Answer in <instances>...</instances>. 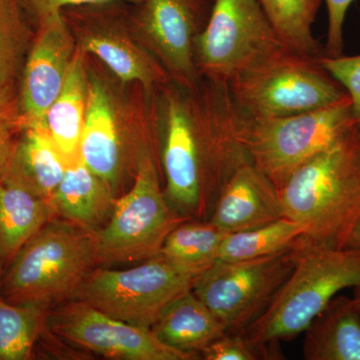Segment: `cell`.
Returning a JSON list of instances; mask_svg holds the SVG:
<instances>
[{
	"mask_svg": "<svg viewBox=\"0 0 360 360\" xmlns=\"http://www.w3.org/2000/svg\"><path fill=\"white\" fill-rule=\"evenodd\" d=\"M65 160L40 124L21 127L8 167L2 176L51 202L65 174Z\"/></svg>",
	"mask_w": 360,
	"mask_h": 360,
	"instance_id": "e0dca14e",
	"label": "cell"
},
{
	"mask_svg": "<svg viewBox=\"0 0 360 360\" xmlns=\"http://www.w3.org/2000/svg\"><path fill=\"white\" fill-rule=\"evenodd\" d=\"M304 333V359L360 360V311L352 296L336 295Z\"/></svg>",
	"mask_w": 360,
	"mask_h": 360,
	"instance_id": "d6986e66",
	"label": "cell"
},
{
	"mask_svg": "<svg viewBox=\"0 0 360 360\" xmlns=\"http://www.w3.org/2000/svg\"><path fill=\"white\" fill-rule=\"evenodd\" d=\"M137 20L141 44L172 82L194 89L202 78L195 63L200 7L196 0H143Z\"/></svg>",
	"mask_w": 360,
	"mask_h": 360,
	"instance_id": "7c38bea8",
	"label": "cell"
},
{
	"mask_svg": "<svg viewBox=\"0 0 360 360\" xmlns=\"http://www.w3.org/2000/svg\"><path fill=\"white\" fill-rule=\"evenodd\" d=\"M49 200L0 177V260L8 265L20 248L53 219Z\"/></svg>",
	"mask_w": 360,
	"mask_h": 360,
	"instance_id": "44dd1931",
	"label": "cell"
},
{
	"mask_svg": "<svg viewBox=\"0 0 360 360\" xmlns=\"http://www.w3.org/2000/svg\"><path fill=\"white\" fill-rule=\"evenodd\" d=\"M283 217L279 191L248 161L225 184L208 220L232 233L257 229Z\"/></svg>",
	"mask_w": 360,
	"mask_h": 360,
	"instance_id": "5bb4252c",
	"label": "cell"
},
{
	"mask_svg": "<svg viewBox=\"0 0 360 360\" xmlns=\"http://www.w3.org/2000/svg\"><path fill=\"white\" fill-rule=\"evenodd\" d=\"M200 276L158 255L131 269H92L71 300L132 326L153 328L172 303L193 290Z\"/></svg>",
	"mask_w": 360,
	"mask_h": 360,
	"instance_id": "52a82bcc",
	"label": "cell"
},
{
	"mask_svg": "<svg viewBox=\"0 0 360 360\" xmlns=\"http://www.w3.org/2000/svg\"><path fill=\"white\" fill-rule=\"evenodd\" d=\"M96 264V231L51 219L9 262L0 296L13 304L49 309L72 298Z\"/></svg>",
	"mask_w": 360,
	"mask_h": 360,
	"instance_id": "3957f363",
	"label": "cell"
},
{
	"mask_svg": "<svg viewBox=\"0 0 360 360\" xmlns=\"http://www.w3.org/2000/svg\"><path fill=\"white\" fill-rule=\"evenodd\" d=\"M288 51L258 0H214L196 37L195 63L202 79L229 85Z\"/></svg>",
	"mask_w": 360,
	"mask_h": 360,
	"instance_id": "8992f818",
	"label": "cell"
},
{
	"mask_svg": "<svg viewBox=\"0 0 360 360\" xmlns=\"http://www.w3.org/2000/svg\"><path fill=\"white\" fill-rule=\"evenodd\" d=\"M345 248H354V250H360V217L355 224L352 233L347 241Z\"/></svg>",
	"mask_w": 360,
	"mask_h": 360,
	"instance_id": "d6a6232c",
	"label": "cell"
},
{
	"mask_svg": "<svg viewBox=\"0 0 360 360\" xmlns=\"http://www.w3.org/2000/svg\"><path fill=\"white\" fill-rule=\"evenodd\" d=\"M323 0H258L283 44L290 51L321 58L323 45L315 39L314 25Z\"/></svg>",
	"mask_w": 360,
	"mask_h": 360,
	"instance_id": "cb8c5ba5",
	"label": "cell"
},
{
	"mask_svg": "<svg viewBox=\"0 0 360 360\" xmlns=\"http://www.w3.org/2000/svg\"><path fill=\"white\" fill-rule=\"evenodd\" d=\"M54 335L75 347L117 360H191L198 355L165 345L151 328L132 326L80 300L47 316Z\"/></svg>",
	"mask_w": 360,
	"mask_h": 360,
	"instance_id": "30bf717a",
	"label": "cell"
},
{
	"mask_svg": "<svg viewBox=\"0 0 360 360\" xmlns=\"http://www.w3.org/2000/svg\"><path fill=\"white\" fill-rule=\"evenodd\" d=\"M302 238L288 250L267 257L217 260L198 277L193 292L221 322L226 333H243L257 321L295 269Z\"/></svg>",
	"mask_w": 360,
	"mask_h": 360,
	"instance_id": "9c48e42d",
	"label": "cell"
},
{
	"mask_svg": "<svg viewBox=\"0 0 360 360\" xmlns=\"http://www.w3.org/2000/svg\"><path fill=\"white\" fill-rule=\"evenodd\" d=\"M115 200L110 184L78 160L66 167L51 205L63 220L96 231L110 220Z\"/></svg>",
	"mask_w": 360,
	"mask_h": 360,
	"instance_id": "ac0fdd59",
	"label": "cell"
},
{
	"mask_svg": "<svg viewBox=\"0 0 360 360\" xmlns=\"http://www.w3.org/2000/svg\"><path fill=\"white\" fill-rule=\"evenodd\" d=\"M79 156L97 176L110 186L115 184L122 158L120 125L111 92L94 75L89 77V101Z\"/></svg>",
	"mask_w": 360,
	"mask_h": 360,
	"instance_id": "2e32d148",
	"label": "cell"
},
{
	"mask_svg": "<svg viewBox=\"0 0 360 360\" xmlns=\"http://www.w3.org/2000/svg\"><path fill=\"white\" fill-rule=\"evenodd\" d=\"M319 58L285 51L232 80V101L248 118L285 117L338 103L347 91Z\"/></svg>",
	"mask_w": 360,
	"mask_h": 360,
	"instance_id": "5b68a950",
	"label": "cell"
},
{
	"mask_svg": "<svg viewBox=\"0 0 360 360\" xmlns=\"http://www.w3.org/2000/svg\"><path fill=\"white\" fill-rule=\"evenodd\" d=\"M169 84L163 86L162 115L165 141L162 165L168 203L182 217L206 220L212 214L206 202L200 165L191 143V110L188 89L184 92Z\"/></svg>",
	"mask_w": 360,
	"mask_h": 360,
	"instance_id": "8fae6325",
	"label": "cell"
},
{
	"mask_svg": "<svg viewBox=\"0 0 360 360\" xmlns=\"http://www.w3.org/2000/svg\"><path fill=\"white\" fill-rule=\"evenodd\" d=\"M116 1L141 4L143 0H26L39 20L49 14L60 13L70 6H103Z\"/></svg>",
	"mask_w": 360,
	"mask_h": 360,
	"instance_id": "1f68e13d",
	"label": "cell"
},
{
	"mask_svg": "<svg viewBox=\"0 0 360 360\" xmlns=\"http://www.w3.org/2000/svg\"><path fill=\"white\" fill-rule=\"evenodd\" d=\"M352 298H354L355 304H356L357 309L360 311V284L352 288Z\"/></svg>",
	"mask_w": 360,
	"mask_h": 360,
	"instance_id": "836d02e7",
	"label": "cell"
},
{
	"mask_svg": "<svg viewBox=\"0 0 360 360\" xmlns=\"http://www.w3.org/2000/svg\"><path fill=\"white\" fill-rule=\"evenodd\" d=\"M360 129L322 151L279 191L284 217L304 229L316 248H345L360 217Z\"/></svg>",
	"mask_w": 360,
	"mask_h": 360,
	"instance_id": "6da1fadb",
	"label": "cell"
},
{
	"mask_svg": "<svg viewBox=\"0 0 360 360\" xmlns=\"http://www.w3.org/2000/svg\"><path fill=\"white\" fill-rule=\"evenodd\" d=\"M30 42L18 0H0V89L11 90Z\"/></svg>",
	"mask_w": 360,
	"mask_h": 360,
	"instance_id": "4316f807",
	"label": "cell"
},
{
	"mask_svg": "<svg viewBox=\"0 0 360 360\" xmlns=\"http://www.w3.org/2000/svg\"><path fill=\"white\" fill-rule=\"evenodd\" d=\"M82 32L80 51L96 56L122 82H139L148 91L172 82L153 54L120 26L97 23Z\"/></svg>",
	"mask_w": 360,
	"mask_h": 360,
	"instance_id": "9a60e30c",
	"label": "cell"
},
{
	"mask_svg": "<svg viewBox=\"0 0 360 360\" xmlns=\"http://www.w3.org/2000/svg\"><path fill=\"white\" fill-rule=\"evenodd\" d=\"M359 162H360V141H359Z\"/></svg>",
	"mask_w": 360,
	"mask_h": 360,
	"instance_id": "d590c367",
	"label": "cell"
},
{
	"mask_svg": "<svg viewBox=\"0 0 360 360\" xmlns=\"http://www.w3.org/2000/svg\"><path fill=\"white\" fill-rule=\"evenodd\" d=\"M151 329L165 345L198 356L226 333L221 322L193 290L172 303Z\"/></svg>",
	"mask_w": 360,
	"mask_h": 360,
	"instance_id": "7402d4cb",
	"label": "cell"
},
{
	"mask_svg": "<svg viewBox=\"0 0 360 360\" xmlns=\"http://www.w3.org/2000/svg\"><path fill=\"white\" fill-rule=\"evenodd\" d=\"M191 220L175 212L161 191L153 153L137 160L131 189L115 200L110 220L96 231V262H142L160 255L168 234Z\"/></svg>",
	"mask_w": 360,
	"mask_h": 360,
	"instance_id": "ba28073f",
	"label": "cell"
},
{
	"mask_svg": "<svg viewBox=\"0 0 360 360\" xmlns=\"http://www.w3.org/2000/svg\"><path fill=\"white\" fill-rule=\"evenodd\" d=\"M359 284L360 250L316 248L304 243L288 281L264 314L241 335L274 359H283L281 342L302 335L333 298Z\"/></svg>",
	"mask_w": 360,
	"mask_h": 360,
	"instance_id": "7a4b0ae2",
	"label": "cell"
},
{
	"mask_svg": "<svg viewBox=\"0 0 360 360\" xmlns=\"http://www.w3.org/2000/svg\"><path fill=\"white\" fill-rule=\"evenodd\" d=\"M84 56V52L78 47L63 89L40 123L49 132L68 165L80 160V139L89 89V75L85 68Z\"/></svg>",
	"mask_w": 360,
	"mask_h": 360,
	"instance_id": "ffe728a7",
	"label": "cell"
},
{
	"mask_svg": "<svg viewBox=\"0 0 360 360\" xmlns=\"http://www.w3.org/2000/svg\"><path fill=\"white\" fill-rule=\"evenodd\" d=\"M18 131H21L20 116L11 90L0 89V177L8 167Z\"/></svg>",
	"mask_w": 360,
	"mask_h": 360,
	"instance_id": "f546056e",
	"label": "cell"
},
{
	"mask_svg": "<svg viewBox=\"0 0 360 360\" xmlns=\"http://www.w3.org/2000/svg\"><path fill=\"white\" fill-rule=\"evenodd\" d=\"M49 307L13 304L0 296V360L32 359Z\"/></svg>",
	"mask_w": 360,
	"mask_h": 360,
	"instance_id": "484cf974",
	"label": "cell"
},
{
	"mask_svg": "<svg viewBox=\"0 0 360 360\" xmlns=\"http://www.w3.org/2000/svg\"><path fill=\"white\" fill-rule=\"evenodd\" d=\"M304 233L302 224L288 217L257 229L232 232L222 241L217 260L238 262L274 255L295 245Z\"/></svg>",
	"mask_w": 360,
	"mask_h": 360,
	"instance_id": "d4e9b609",
	"label": "cell"
},
{
	"mask_svg": "<svg viewBox=\"0 0 360 360\" xmlns=\"http://www.w3.org/2000/svg\"><path fill=\"white\" fill-rule=\"evenodd\" d=\"M319 63L347 91L360 129V54L335 58L322 56Z\"/></svg>",
	"mask_w": 360,
	"mask_h": 360,
	"instance_id": "83f0119b",
	"label": "cell"
},
{
	"mask_svg": "<svg viewBox=\"0 0 360 360\" xmlns=\"http://www.w3.org/2000/svg\"><path fill=\"white\" fill-rule=\"evenodd\" d=\"M226 232L210 220L182 222L168 234L160 255L182 269L201 274L217 259Z\"/></svg>",
	"mask_w": 360,
	"mask_h": 360,
	"instance_id": "603a6c76",
	"label": "cell"
},
{
	"mask_svg": "<svg viewBox=\"0 0 360 360\" xmlns=\"http://www.w3.org/2000/svg\"><path fill=\"white\" fill-rule=\"evenodd\" d=\"M1 260H0V288H1Z\"/></svg>",
	"mask_w": 360,
	"mask_h": 360,
	"instance_id": "e575fe53",
	"label": "cell"
},
{
	"mask_svg": "<svg viewBox=\"0 0 360 360\" xmlns=\"http://www.w3.org/2000/svg\"><path fill=\"white\" fill-rule=\"evenodd\" d=\"M205 360L274 359L264 348L258 347L241 333H225L200 352Z\"/></svg>",
	"mask_w": 360,
	"mask_h": 360,
	"instance_id": "f1b7e54d",
	"label": "cell"
},
{
	"mask_svg": "<svg viewBox=\"0 0 360 360\" xmlns=\"http://www.w3.org/2000/svg\"><path fill=\"white\" fill-rule=\"evenodd\" d=\"M243 117V142L250 162L278 191L298 168L359 127L348 96L302 115Z\"/></svg>",
	"mask_w": 360,
	"mask_h": 360,
	"instance_id": "277c9868",
	"label": "cell"
},
{
	"mask_svg": "<svg viewBox=\"0 0 360 360\" xmlns=\"http://www.w3.org/2000/svg\"><path fill=\"white\" fill-rule=\"evenodd\" d=\"M328 11V32L323 56L335 58L345 49V25L348 11L355 0H323Z\"/></svg>",
	"mask_w": 360,
	"mask_h": 360,
	"instance_id": "4dcf8cb0",
	"label": "cell"
},
{
	"mask_svg": "<svg viewBox=\"0 0 360 360\" xmlns=\"http://www.w3.org/2000/svg\"><path fill=\"white\" fill-rule=\"evenodd\" d=\"M22 70L20 112L21 127L40 124L63 89L78 49L63 11L39 18Z\"/></svg>",
	"mask_w": 360,
	"mask_h": 360,
	"instance_id": "4fadbf2b",
	"label": "cell"
}]
</instances>
